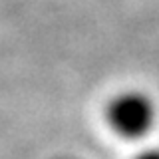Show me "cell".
<instances>
[{"label": "cell", "mask_w": 159, "mask_h": 159, "mask_svg": "<svg viewBox=\"0 0 159 159\" xmlns=\"http://www.w3.org/2000/svg\"><path fill=\"white\" fill-rule=\"evenodd\" d=\"M109 127L121 137H145L157 121V106L149 93L139 89H125L109 99L106 107Z\"/></svg>", "instance_id": "obj_1"}, {"label": "cell", "mask_w": 159, "mask_h": 159, "mask_svg": "<svg viewBox=\"0 0 159 159\" xmlns=\"http://www.w3.org/2000/svg\"><path fill=\"white\" fill-rule=\"evenodd\" d=\"M135 159H159V149L157 147H149V149H143L141 153H137Z\"/></svg>", "instance_id": "obj_2"}]
</instances>
